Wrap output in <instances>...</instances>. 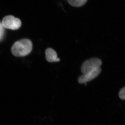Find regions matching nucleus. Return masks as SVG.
I'll use <instances>...</instances> for the list:
<instances>
[{
    "instance_id": "obj_7",
    "label": "nucleus",
    "mask_w": 125,
    "mask_h": 125,
    "mask_svg": "<svg viewBox=\"0 0 125 125\" xmlns=\"http://www.w3.org/2000/svg\"><path fill=\"white\" fill-rule=\"evenodd\" d=\"M5 28L3 27L1 23L0 22V41H1L3 39L5 34Z\"/></svg>"
},
{
    "instance_id": "obj_3",
    "label": "nucleus",
    "mask_w": 125,
    "mask_h": 125,
    "mask_svg": "<svg viewBox=\"0 0 125 125\" xmlns=\"http://www.w3.org/2000/svg\"><path fill=\"white\" fill-rule=\"evenodd\" d=\"M1 23L5 28L16 30L21 27V21L12 15H8L3 18Z\"/></svg>"
},
{
    "instance_id": "obj_2",
    "label": "nucleus",
    "mask_w": 125,
    "mask_h": 125,
    "mask_svg": "<svg viewBox=\"0 0 125 125\" xmlns=\"http://www.w3.org/2000/svg\"><path fill=\"white\" fill-rule=\"evenodd\" d=\"M102 64L99 58H94L85 61L81 66V71L84 74L100 67Z\"/></svg>"
},
{
    "instance_id": "obj_1",
    "label": "nucleus",
    "mask_w": 125,
    "mask_h": 125,
    "mask_svg": "<svg viewBox=\"0 0 125 125\" xmlns=\"http://www.w3.org/2000/svg\"><path fill=\"white\" fill-rule=\"evenodd\" d=\"M32 43L28 39H24L16 42L11 47L12 54L18 57L27 55L32 49Z\"/></svg>"
},
{
    "instance_id": "obj_4",
    "label": "nucleus",
    "mask_w": 125,
    "mask_h": 125,
    "mask_svg": "<svg viewBox=\"0 0 125 125\" xmlns=\"http://www.w3.org/2000/svg\"><path fill=\"white\" fill-rule=\"evenodd\" d=\"M102 69L101 67L97 68L83 75L80 76L78 79V82L81 84L85 83L96 78L101 73Z\"/></svg>"
},
{
    "instance_id": "obj_5",
    "label": "nucleus",
    "mask_w": 125,
    "mask_h": 125,
    "mask_svg": "<svg viewBox=\"0 0 125 125\" xmlns=\"http://www.w3.org/2000/svg\"><path fill=\"white\" fill-rule=\"evenodd\" d=\"M46 60L49 62H58L60 59L57 57V54L55 51L51 48H48L46 51Z\"/></svg>"
},
{
    "instance_id": "obj_8",
    "label": "nucleus",
    "mask_w": 125,
    "mask_h": 125,
    "mask_svg": "<svg viewBox=\"0 0 125 125\" xmlns=\"http://www.w3.org/2000/svg\"><path fill=\"white\" fill-rule=\"evenodd\" d=\"M125 87H124L123 88L120 90L119 93V97L122 100H125Z\"/></svg>"
},
{
    "instance_id": "obj_6",
    "label": "nucleus",
    "mask_w": 125,
    "mask_h": 125,
    "mask_svg": "<svg viewBox=\"0 0 125 125\" xmlns=\"http://www.w3.org/2000/svg\"><path fill=\"white\" fill-rule=\"evenodd\" d=\"M67 2L74 7H82L85 5L88 0H67Z\"/></svg>"
}]
</instances>
